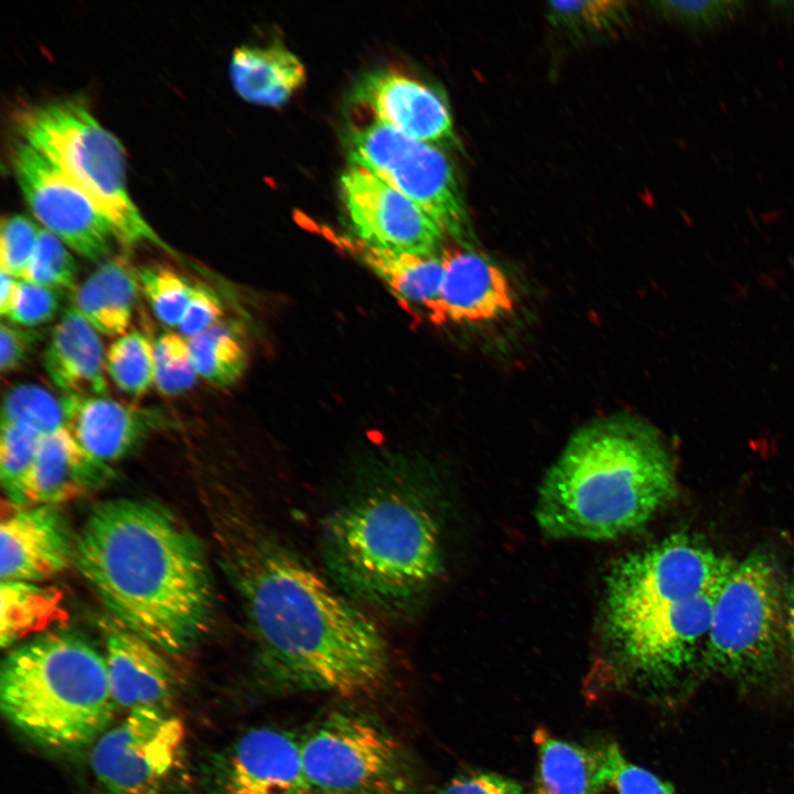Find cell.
Masks as SVG:
<instances>
[{"label": "cell", "instance_id": "obj_19", "mask_svg": "<svg viewBox=\"0 0 794 794\" xmlns=\"http://www.w3.org/2000/svg\"><path fill=\"white\" fill-rule=\"evenodd\" d=\"M61 403L65 427L104 463L126 457L150 432L169 425L158 409L128 406L107 396L67 394Z\"/></svg>", "mask_w": 794, "mask_h": 794}, {"label": "cell", "instance_id": "obj_16", "mask_svg": "<svg viewBox=\"0 0 794 794\" xmlns=\"http://www.w3.org/2000/svg\"><path fill=\"white\" fill-rule=\"evenodd\" d=\"M442 285L428 308L443 323H481L511 314L517 302L506 273L486 256L466 246L441 249Z\"/></svg>", "mask_w": 794, "mask_h": 794}, {"label": "cell", "instance_id": "obj_15", "mask_svg": "<svg viewBox=\"0 0 794 794\" xmlns=\"http://www.w3.org/2000/svg\"><path fill=\"white\" fill-rule=\"evenodd\" d=\"M353 101L368 109L373 119L434 146L454 140L451 114L431 86L404 72L378 68L354 85Z\"/></svg>", "mask_w": 794, "mask_h": 794}, {"label": "cell", "instance_id": "obj_12", "mask_svg": "<svg viewBox=\"0 0 794 794\" xmlns=\"http://www.w3.org/2000/svg\"><path fill=\"white\" fill-rule=\"evenodd\" d=\"M18 185L45 229L81 256L100 261L116 239L97 205L37 149L20 139L11 151Z\"/></svg>", "mask_w": 794, "mask_h": 794}, {"label": "cell", "instance_id": "obj_5", "mask_svg": "<svg viewBox=\"0 0 794 794\" xmlns=\"http://www.w3.org/2000/svg\"><path fill=\"white\" fill-rule=\"evenodd\" d=\"M0 706L37 745L72 753L93 747L117 705L105 656L83 637L55 630L9 652L1 666Z\"/></svg>", "mask_w": 794, "mask_h": 794}, {"label": "cell", "instance_id": "obj_10", "mask_svg": "<svg viewBox=\"0 0 794 794\" xmlns=\"http://www.w3.org/2000/svg\"><path fill=\"white\" fill-rule=\"evenodd\" d=\"M350 164L361 167L419 205L447 236L463 243L471 233L454 169L438 146L373 119L346 136Z\"/></svg>", "mask_w": 794, "mask_h": 794}, {"label": "cell", "instance_id": "obj_43", "mask_svg": "<svg viewBox=\"0 0 794 794\" xmlns=\"http://www.w3.org/2000/svg\"><path fill=\"white\" fill-rule=\"evenodd\" d=\"M1 271V282H0V312L2 316H8L12 303V298L14 293V287H15V279L14 277L8 275L7 272Z\"/></svg>", "mask_w": 794, "mask_h": 794}, {"label": "cell", "instance_id": "obj_9", "mask_svg": "<svg viewBox=\"0 0 794 794\" xmlns=\"http://www.w3.org/2000/svg\"><path fill=\"white\" fill-rule=\"evenodd\" d=\"M300 739L312 794H415L417 775L403 745L376 720L337 709Z\"/></svg>", "mask_w": 794, "mask_h": 794}, {"label": "cell", "instance_id": "obj_7", "mask_svg": "<svg viewBox=\"0 0 794 794\" xmlns=\"http://www.w3.org/2000/svg\"><path fill=\"white\" fill-rule=\"evenodd\" d=\"M22 140L42 152L107 217L126 247L150 243L172 253L131 200L125 151L79 99L64 98L28 107L18 115Z\"/></svg>", "mask_w": 794, "mask_h": 794}, {"label": "cell", "instance_id": "obj_13", "mask_svg": "<svg viewBox=\"0 0 794 794\" xmlns=\"http://www.w3.org/2000/svg\"><path fill=\"white\" fill-rule=\"evenodd\" d=\"M340 196L355 237L384 250L438 255L447 237L419 205L372 172L350 164L340 178Z\"/></svg>", "mask_w": 794, "mask_h": 794}, {"label": "cell", "instance_id": "obj_26", "mask_svg": "<svg viewBox=\"0 0 794 794\" xmlns=\"http://www.w3.org/2000/svg\"><path fill=\"white\" fill-rule=\"evenodd\" d=\"M534 741L538 765L532 790L525 794H593L594 751L538 729Z\"/></svg>", "mask_w": 794, "mask_h": 794}, {"label": "cell", "instance_id": "obj_25", "mask_svg": "<svg viewBox=\"0 0 794 794\" xmlns=\"http://www.w3.org/2000/svg\"><path fill=\"white\" fill-rule=\"evenodd\" d=\"M67 619L62 592L37 582L1 581L0 644L10 647L53 631Z\"/></svg>", "mask_w": 794, "mask_h": 794}, {"label": "cell", "instance_id": "obj_40", "mask_svg": "<svg viewBox=\"0 0 794 794\" xmlns=\"http://www.w3.org/2000/svg\"><path fill=\"white\" fill-rule=\"evenodd\" d=\"M43 333L2 322L0 325V368L10 373L19 368L41 341Z\"/></svg>", "mask_w": 794, "mask_h": 794}, {"label": "cell", "instance_id": "obj_33", "mask_svg": "<svg viewBox=\"0 0 794 794\" xmlns=\"http://www.w3.org/2000/svg\"><path fill=\"white\" fill-rule=\"evenodd\" d=\"M140 289L155 316L165 325L178 326L192 296L193 286L167 265L138 270Z\"/></svg>", "mask_w": 794, "mask_h": 794}, {"label": "cell", "instance_id": "obj_37", "mask_svg": "<svg viewBox=\"0 0 794 794\" xmlns=\"http://www.w3.org/2000/svg\"><path fill=\"white\" fill-rule=\"evenodd\" d=\"M41 229L29 217L12 214L2 218L0 265L8 275L23 279L33 256Z\"/></svg>", "mask_w": 794, "mask_h": 794}, {"label": "cell", "instance_id": "obj_41", "mask_svg": "<svg viewBox=\"0 0 794 794\" xmlns=\"http://www.w3.org/2000/svg\"><path fill=\"white\" fill-rule=\"evenodd\" d=\"M437 794H525L515 780L493 772H475L451 780Z\"/></svg>", "mask_w": 794, "mask_h": 794}, {"label": "cell", "instance_id": "obj_27", "mask_svg": "<svg viewBox=\"0 0 794 794\" xmlns=\"http://www.w3.org/2000/svg\"><path fill=\"white\" fill-rule=\"evenodd\" d=\"M197 376L216 387L235 384L247 366V350L237 325L219 322L187 339Z\"/></svg>", "mask_w": 794, "mask_h": 794}, {"label": "cell", "instance_id": "obj_24", "mask_svg": "<svg viewBox=\"0 0 794 794\" xmlns=\"http://www.w3.org/2000/svg\"><path fill=\"white\" fill-rule=\"evenodd\" d=\"M337 245L358 256L400 299L425 305L437 300L443 278L441 255H412L367 246L356 238L336 237Z\"/></svg>", "mask_w": 794, "mask_h": 794}, {"label": "cell", "instance_id": "obj_11", "mask_svg": "<svg viewBox=\"0 0 794 794\" xmlns=\"http://www.w3.org/2000/svg\"><path fill=\"white\" fill-rule=\"evenodd\" d=\"M186 729L167 709L138 708L93 744L99 794H172L185 768Z\"/></svg>", "mask_w": 794, "mask_h": 794}, {"label": "cell", "instance_id": "obj_14", "mask_svg": "<svg viewBox=\"0 0 794 794\" xmlns=\"http://www.w3.org/2000/svg\"><path fill=\"white\" fill-rule=\"evenodd\" d=\"M207 794H312L300 739L276 728H255L211 758Z\"/></svg>", "mask_w": 794, "mask_h": 794}, {"label": "cell", "instance_id": "obj_3", "mask_svg": "<svg viewBox=\"0 0 794 794\" xmlns=\"http://www.w3.org/2000/svg\"><path fill=\"white\" fill-rule=\"evenodd\" d=\"M676 493L662 434L634 415H611L569 439L539 487L536 519L551 538L604 540L644 526Z\"/></svg>", "mask_w": 794, "mask_h": 794}, {"label": "cell", "instance_id": "obj_31", "mask_svg": "<svg viewBox=\"0 0 794 794\" xmlns=\"http://www.w3.org/2000/svg\"><path fill=\"white\" fill-rule=\"evenodd\" d=\"M1 423L29 427L44 436L65 427L61 399L33 384L12 387L2 403Z\"/></svg>", "mask_w": 794, "mask_h": 794}, {"label": "cell", "instance_id": "obj_21", "mask_svg": "<svg viewBox=\"0 0 794 794\" xmlns=\"http://www.w3.org/2000/svg\"><path fill=\"white\" fill-rule=\"evenodd\" d=\"M105 352L97 331L75 305L67 307L46 345L43 366L64 395L106 396Z\"/></svg>", "mask_w": 794, "mask_h": 794}, {"label": "cell", "instance_id": "obj_18", "mask_svg": "<svg viewBox=\"0 0 794 794\" xmlns=\"http://www.w3.org/2000/svg\"><path fill=\"white\" fill-rule=\"evenodd\" d=\"M100 627L106 644V664L117 706L167 709L174 696L176 678L165 652L112 616Z\"/></svg>", "mask_w": 794, "mask_h": 794}, {"label": "cell", "instance_id": "obj_1", "mask_svg": "<svg viewBox=\"0 0 794 794\" xmlns=\"http://www.w3.org/2000/svg\"><path fill=\"white\" fill-rule=\"evenodd\" d=\"M217 559L273 690L364 697L389 675L387 643L353 601L225 490L205 494Z\"/></svg>", "mask_w": 794, "mask_h": 794}, {"label": "cell", "instance_id": "obj_34", "mask_svg": "<svg viewBox=\"0 0 794 794\" xmlns=\"http://www.w3.org/2000/svg\"><path fill=\"white\" fill-rule=\"evenodd\" d=\"M76 275L77 265L66 245L47 229H41L22 280L72 291L76 288Z\"/></svg>", "mask_w": 794, "mask_h": 794}, {"label": "cell", "instance_id": "obj_29", "mask_svg": "<svg viewBox=\"0 0 794 794\" xmlns=\"http://www.w3.org/2000/svg\"><path fill=\"white\" fill-rule=\"evenodd\" d=\"M107 372L124 393L140 397L154 384V344L138 331L118 337L106 354Z\"/></svg>", "mask_w": 794, "mask_h": 794}, {"label": "cell", "instance_id": "obj_38", "mask_svg": "<svg viewBox=\"0 0 794 794\" xmlns=\"http://www.w3.org/2000/svg\"><path fill=\"white\" fill-rule=\"evenodd\" d=\"M60 310L58 290L26 280H17L8 318L21 326L51 321Z\"/></svg>", "mask_w": 794, "mask_h": 794}, {"label": "cell", "instance_id": "obj_36", "mask_svg": "<svg viewBox=\"0 0 794 794\" xmlns=\"http://www.w3.org/2000/svg\"><path fill=\"white\" fill-rule=\"evenodd\" d=\"M197 374L187 340L183 335L165 333L154 343V384L164 395H178L190 389Z\"/></svg>", "mask_w": 794, "mask_h": 794}, {"label": "cell", "instance_id": "obj_44", "mask_svg": "<svg viewBox=\"0 0 794 794\" xmlns=\"http://www.w3.org/2000/svg\"><path fill=\"white\" fill-rule=\"evenodd\" d=\"M769 10L773 18L781 21H794V1H771Z\"/></svg>", "mask_w": 794, "mask_h": 794}, {"label": "cell", "instance_id": "obj_20", "mask_svg": "<svg viewBox=\"0 0 794 794\" xmlns=\"http://www.w3.org/2000/svg\"><path fill=\"white\" fill-rule=\"evenodd\" d=\"M114 475L107 463L88 453L66 428L40 437L17 505H51L78 498Z\"/></svg>", "mask_w": 794, "mask_h": 794}, {"label": "cell", "instance_id": "obj_4", "mask_svg": "<svg viewBox=\"0 0 794 794\" xmlns=\"http://www.w3.org/2000/svg\"><path fill=\"white\" fill-rule=\"evenodd\" d=\"M321 551L331 581L347 598L406 613L441 572V526L415 479L385 476L330 514Z\"/></svg>", "mask_w": 794, "mask_h": 794}, {"label": "cell", "instance_id": "obj_22", "mask_svg": "<svg viewBox=\"0 0 794 794\" xmlns=\"http://www.w3.org/2000/svg\"><path fill=\"white\" fill-rule=\"evenodd\" d=\"M230 79L244 99L264 106H282L305 82V68L281 44L243 45L230 58Z\"/></svg>", "mask_w": 794, "mask_h": 794}, {"label": "cell", "instance_id": "obj_35", "mask_svg": "<svg viewBox=\"0 0 794 794\" xmlns=\"http://www.w3.org/2000/svg\"><path fill=\"white\" fill-rule=\"evenodd\" d=\"M40 434L15 423H1L0 479L2 487L17 504L22 482L28 474L37 449Z\"/></svg>", "mask_w": 794, "mask_h": 794}, {"label": "cell", "instance_id": "obj_8", "mask_svg": "<svg viewBox=\"0 0 794 794\" xmlns=\"http://www.w3.org/2000/svg\"><path fill=\"white\" fill-rule=\"evenodd\" d=\"M776 566L755 552L734 564L713 607L705 663L748 683L771 676L783 637L784 594Z\"/></svg>", "mask_w": 794, "mask_h": 794}, {"label": "cell", "instance_id": "obj_28", "mask_svg": "<svg viewBox=\"0 0 794 794\" xmlns=\"http://www.w3.org/2000/svg\"><path fill=\"white\" fill-rule=\"evenodd\" d=\"M593 751V794H674L672 784L630 762L616 743H607Z\"/></svg>", "mask_w": 794, "mask_h": 794}, {"label": "cell", "instance_id": "obj_23", "mask_svg": "<svg viewBox=\"0 0 794 794\" xmlns=\"http://www.w3.org/2000/svg\"><path fill=\"white\" fill-rule=\"evenodd\" d=\"M138 270L125 257L101 264L75 291V307L92 326L108 336L128 329L140 291Z\"/></svg>", "mask_w": 794, "mask_h": 794}, {"label": "cell", "instance_id": "obj_39", "mask_svg": "<svg viewBox=\"0 0 794 794\" xmlns=\"http://www.w3.org/2000/svg\"><path fill=\"white\" fill-rule=\"evenodd\" d=\"M224 314L218 294L206 285L196 283L178 328L184 337L190 339L222 322Z\"/></svg>", "mask_w": 794, "mask_h": 794}, {"label": "cell", "instance_id": "obj_42", "mask_svg": "<svg viewBox=\"0 0 794 794\" xmlns=\"http://www.w3.org/2000/svg\"><path fill=\"white\" fill-rule=\"evenodd\" d=\"M784 625L794 665V576L788 583L786 593L784 592Z\"/></svg>", "mask_w": 794, "mask_h": 794}, {"label": "cell", "instance_id": "obj_30", "mask_svg": "<svg viewBox=\"0 0 794 794\" xmlns=\"http://www.w3.org/2000/svg\"><path fill=\"white\" fill-rule=\"evenodd\" d=\"M548 11L558 28L579 39L610 35L629 19L622 1H552Z\"/></svg>", "mask_w": 794, "mask_h": 794}, {"label": "cell", "instance_id": "obj_6", "mask_svg": "<svg viewBox=\"0 0 794 794\" xmlns=\"http://www.w3.org/2000/svg\"><path fill=\"white\" fill-rule=\"evenodd\" d=\"M723 583L694 594L684 584L614 565L605 582L603 622L620 669L655 686L683 674L706 641Z\"/></svg>", "mask_w": 794, "mask_h": 794}, {"label": "cell", "instance_id": "obj_32", "mask_svg": "<svg viewBox=\"0 0 794 794\" xmlns=\"http://www.w3.org/2000/svg\"><path fill=\"white\" fill-rule=\"evenodd\" d=\"M652 9L664 20L691 34L721 30L744 17L748 2L741 0L654 1Z\"/></svg>", "mask_w": 794, "mask_h": 794}, {"label": "cell", "instance_id": "obj_2", "mask_svg": "<svg viewBox=\"0 0 794 794\" xmlns=\"http://www.w3.org/2000/svg\"><path fill=\"white\" fill-rule=\"evenodd\" d=\"M75 564L114 619L165 653L186 652L208 629L214 590L204 548L158 503L97 504L76 538Z\"/></svg>", "mask_w": 794, "mask_h": 794}, {"label": "cell", "instance_id": "obj_17", "mask_svg": "<svg viewBox=\"0 0 794 794\" xmlns=\"http://www.w3.org/2000/svg\"><path fill=\"white\" fill-rule=\"evenodd\" d=\"M76 538L54 506L18 509L0 526L1 581L39 582L75 562Z\"/></svg>", "mask_w": 794, "mask_h": 794}]
</instances>
